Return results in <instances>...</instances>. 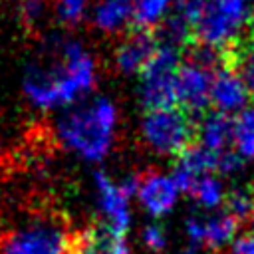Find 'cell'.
Listing matches in <instances>:
<instances>
[{"mask_svg": "<svg viewBox=\"0 0 254 254\" xmlns=\"http://www.w3.org/2000/svg\"><path fill=\"white\" fill-rule=\"evenodd\" d=\"M46 65L32 64L24 77L28 99L40 109L64 107L87 93L95 83V62L77 42H62Z\"/></svg>", "mask_w": 254, "mask_h": 254, "instance_id": "1", "label": "cell"}, {"mask_svg": "<svg viewBox=\"0 0 254 254\" xmlns=\"http://www.w3.org/2000/svg\"><path fill=\"white\" fill-rule=\"evenodd\" d=\"M115 125V105L105 97H95L75 105L60 117L58 139L77 157L85 161H101L113 145Z\"/></svg>", "mask_w": 254, "mask_h": 254, "instance_id": "2", "label": "cell"}, {"mask_svg": "<svg viewBox=\"0 0 254 254\" xmlns=\"http://www.w3.org/2000/svg\"><path fill=\"white\" fill-rule=\"evenodd\" d=\"M254 14L246 0H202L200 12L190 28V46L222 52L240 40Z\"/></svg>", "mask_w": 254, "mask_h": 254, "instance_id": "3", "label": "cell"}, {"mask_svg": "<svg viewBox=\"0 0 254 254\" xmlns=\"http://www.w3.org/2000/svg\"><path fill=\"white\" fill-rule=\"evenodd\" d=\"M141 137L157 155L179 157L196 141V119L177 105L147 109L141 121Z\"/></svg>", "mask_w": 254, "mask_h": 254, "instance_id": "4", "label": "cell"}, {"mask_svg": "<svg viewBox=\"0 0 254 254\" xmlns=\"http://www.w3.org/2000/svg\"><path fill=\"white\" fill-rule=\"evenodd\" d=\"M181 62V48L169 42L159 44L155 56L139 75V95L147 109L177 105V73Z\"/></svg>", "mask_w": 254, "mask_h": 254, "instance_id": "5", "label": "cell"}, {"mask_svg": "<svg viewBox=\"0 0 254 254\" xmlns=\"http://www.w3.org/2000/svg\"><path fill=\"white\" fill-rule=\"evenodd\" d=\"M218 64L214 52L192 48V58L183 60L177 73V107L192 119L204 115L210 107L212 67Z\"/></svg>", "mask_w": 254, "mask_h": 254, "instance_id": "6", "label": "cell"}, {"mask_svg": "<svg viewBox=\"0 0 254 254\" xmlns=\"http://www.w3.org/2000/svg\"><path fill=\"white\" fill-rule=\"evenodd\" d=\"M71 238L52 220H34L14 228L0 242V254H69Z\"/></svg>", "mask_w": 254, "mask_h": 254, "instance_id": "7", "label": "cell"}, {"mask_svg": "<svg viewBox=\"0 0 254 254\" xmlns=\"http://www.w3.org/2000/svg\"><path fill=\"white\" fill-rule=\"evenodd\" d=\"M137 192V177H127L121 183L113 181L105 173H95L97 208L101 214V228L109 234L123 236L131 226L129 200Z\"/></svg>", "mask_w": 254, "mask_h": 254, "instance_id": "8", "label": "cell"}, {"mask_svg": "<svg viewBox=\"0 0 254 254\" xmlns=\"http://www.w3.org/2000/svg\"><path fill=\"white\" fill-rule=\"evenodd\" d=\"M238 232V220L230 216L226 210L210 212V214H190L185 220L187 240L194 248L220 250L232 246Z\"/></svg>", "mask_w": 254, "mask_h": 254, "instance_id": "9", "label": "cell"}, {"mask_svg": "<svg viewBox=\"0 0 254 254\" xmlns=\"http://www.w3.org/2000/svg\"><path fill=\"white\" fill-rule=\"evenodd\" d=\"M135 196L147 214L161 218L175 210L181 196V189L175 183L173 175L153 171L139 177Z\"/></svg>", "mask_w": 254, "mask_h": 254, "instance_id": "10", "label": "cell"}, {"mask_svg": "<svg viewBox=\"0 0 254 254\" xmlns=\"http://www.w3.org/2000/svg\"><path fill=\"white\" fill-rule=\"evenodd\" d=\"M159 38L149 30H131L115 50V65L127 75H141L159 48Z\"/></svg>", "mask_w": 254, "mask_h": 254, "instance_id": "11", "label": "cell"}, {"mask_svg": "<svg viewBox=\"0 0 254 254\" xmlns=\"http://www.w3.org/2000/svg\"><path fill=\"white\" fill-rule=\"evenodd\" d=\"M250 101V95L246 87L242 85L240 77L220 62L212 67V83H210V105L214 111L224 115H238L242 109H246V103Z\"/></svg>", "mask_w": 254, "mask_h": 254, "instance_id": "12", "label": "cell"}, {"mask_svg": "<svg viewBox=\"0 0 254 254\" xmlns=\"http://www.w3.org/2000/svg\"><path fill=\"white\" fill-rule=\"evenodd\" d=\"M214 173H218V155L194 143L177 157L173 179L179 185V189L187 192L194 181L206 175H214Z\"/></svg>", "mask_w": 254, "mask_h": 254, "instance_id": "13", "label": "cell"}, {"mask_svg": "<svg viewBox=\"0 0 254 254\" xmlns=\"http://www.w3.org/2000/svg\"><path fill=\"white\" fill-rule=\"evenodd\" d=\"M232 121L234 117L218 113V111H206L196 121V145L204 147L210 153L222 155L230 151L232 145Z\"/></svg>", "mask_w": 254, "mask_h": 254, "instance_id": "14", "label": "cell"}, {"mask_svg": "<svg viewBox=\"0 0 254 254\" xmlns=\"http://www.w3.org/2000/svg\"><path fill=\"white\" fill-rule=\"evenodd\" d=\"M69 254H131V248L123 236L109 234L99 228H85L71 238Z\"/></svg>", "mask_w": 254, "mask_h": 254, "instance_id": "15", "label": "cell"}, {"mask_svg": "<svg viewBox=\"0 0 254 254\" xmlns=\"http://www.w3.org/2000/svg\"><path fill=\"white\" fill-rule=\"evenodd\" d=\"M218 62L226 67H230L246 87L250 101H254V50L242 36L222 52H218Z\"/></svg>", "mask_w": 254, "mask_h": 254, "instance_id": "16", "label": "cell"}, {"mask_svg": "<svg viewBox=\"0 0 254 254\" xmlns=\"http://www.w3.org/2000/svg\"><path fill=\"white\" fill-rule=\"evenodd\" d=\"M135 0H99L93 8V24L101 32H117L131 26Z\"/></svg>", "mask_w": 254, "mask_h": 254, "instance_id": "17", "label": "cell"}, {"mask_svg": "<svg viewBox=\"0 0 254 254\" xmlns=\"http://www.w3.org/2000/svg\"><path fill=\"white\" fill-rule=\"evenodd\" d=\"M232 145L234 153L244 161L254 159V107L242 109L232 121Z\"/></svg>", "mask_w": 254, "mask_h": 254, "instance_id": "18", "label": "cell"}, {"mask_svg": "<svg viewBox=\"0 0 254 254\" xmlns=\"http://www.w3.org/2000/svg\"><path fill=\"white\" fill-rule=\"evenodd\" d=\"M194 202L198 206H202L204 210H214V208H220L224 204V196H226V190L222 187V181L214 175H206V177H200L198 181L192 183V187L187 190Z\"/></svg>", "mask_w": 254, "mask_h": 254, "instance_id": "19", "label": "cell"}, {"mask_svg": "<svg viewBox=\"0 0 254 254\" xmlns=\"http://www.w3.org/2000/svg\"><path fill=\"white\" fill-rule=\"evenodd\" d=\"M171 0H135L131 30H149L155 32V26L165 20Z\"/></svg>", "mask_w": 254, "mask_h": 254, "instance_id": "20", "label": "cell"}, {"mask_svg": "<svg viewBox=\"0 0 254 254\" xmlns=\"http://www.w3.org/2000/svg\"><path fill=\"white\" fill-rule=\"evenodd\" d=\"M222 206L236 220H242V218L250 216V212L254 208V189L248 187V185H238V187L226 190Z\"/></svg>", "mask_w": 254, "mask_h": 254, "instance_id": "21", "label": "cell"}, {"mask_svg": "<svg viewBox=\"0 0 254 254\" xmlns=\"http://www.w3.org/2000/svg\"><path fill=\"white\" fill-rule=\"evenodd\" d=\"M141 242L149 252L159 254V252H163L167 248L169 238H167V232H165V228L161 224H147L141 230Z\"/></svg>", "mask_w": 254, "mask_h": 254, "instance_id": "22", "label": "cell"}, {"mask_svg": "<svg viewBox=\"0 0 254 254\" xmlns=\"http://www.w3.org/2000/svg\"><path fill=\"white\" fill-rule=\"evenodd\" d=\"M87 0H56V14L65 24H75L85 12Z\"/></svg>", "mask_w": 254, "mask_h": 254, "instance_id": "23", "label": "cell"}, {"mask_svg": "<svg viewBox=\"0 0 254 254\" xmlns=\"http://www.w3.org/2000/svg\"><path fill=\"white\" fill-rule=\"evenodd\" d=\"M46 14V4L44 0H26L22 4V16L26 20V24H38L42 20V16Z\"/></svg>", "mask_w": 254, "mask_h": 254, "instance_id": "24", "label": "cell"}, {"mask_svg": "<svg viewBox=\"0 0 254 254\" xmlns=\"http://www.w3.org/2000/svg\"><path fill=\"white\" fill-rule=\"evenodd\" d=\"M230 254H254V234L238 236L230 246Z\"/></svg>", "mask_w": 254, "mask_h": 254, "instance_id": "25", "label": "cell"}, {"mask_svg": "<svg viewBox=\"0 0 254 254\" xmlns=\"http://www.w3.org/2000/svg\"><path fill=\"white\" fill-rule=\"evenodd\" d=\"M244 38H246V42L250 44V48L254 50V20L250 22V26H248V30H246V34H244Z\"/></svg>", "mask_w": 254, "mask_h": 254, "instance_id": "26", "label": "cell"}, {"mask_svg": "<svg viewBox=\"0 0 254 254\" xmlns=\"http://www.w3.org/2000/svg\"><path fill=\"white\" fill-rule=\"evenodd\" d=\"M250 224H252V234H254V208H252V212H250Z\"/></svg>", "mask_w": 254, "mask_h": 254, "instance_id": "27", "label": "cell"}, {"mask_svg": "<svg viewBox=\"0 0 254 254\" xmlns=\"http://www.w3.org/2000/svg\"><path fill=\"white\" fill-rule=\"evenodd\" d=\"M181 254H196L194 250H187V252H181Z\"/></svg>", "mask_w": 254, "mask_h": 254, "instance_id": "28", "label": "cell"}]
</instances>
